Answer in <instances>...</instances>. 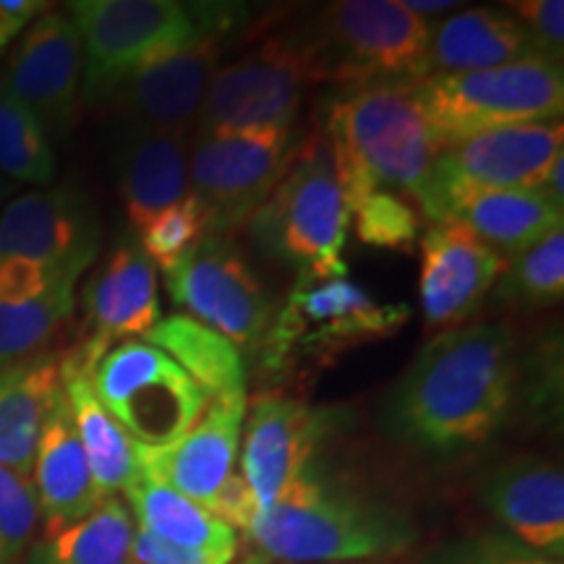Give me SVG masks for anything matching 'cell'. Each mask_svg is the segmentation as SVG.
<instances>
[{"label":"cell","instance_id":"1","mask_svg":"<svg viewBox=\"0 0 564 564\" xmlns=\"http://www.w3.org/2000/svg\"><path fill=\"white\" fill-rule=\"evenodd\" d=\"M520 384L505 324H460L415 352L384 394L387 432L426 453H457L502 432Z\"/></svg>","mask_w":564,"mask_h":564},{"label":"cell","instance_id":"2","mask_svg":"<svg viewBox=\"0 0 564 564\" xmlns=\"http://www.w3.org/2000/svg\"><path fill=\"white\" fill-rule=\"evenodd\" d=\"M249 539L282 564L392 562L419 541L411 514L352 489L312 463L259 512Z\"/></svg>","mask_w":564,"mask_h":564},{"label":"cell","instance_id":"3","mask_svg":"<svg viewBox=\"0 0 564 564\" xmlns=\"http://www.w3.org/2000/svg\"><path fill=\"white\" fill-rule=\"evenodd\" d=\"M324 131L333 141L348 209L373 188L411 196L421 207L444 147L421 108L415 84H366L345 91L329 108Z\"/></svg>","mask_w":564,"mask_h":564},{"label":"cell","instance_id":"4","mask_svg":"<svg viewBox=\"0 0 564 564\" xmlns=\"http://www.w3.org/2000/svg\"><path fill=\"white\" fill-rule=\"evenodd\" d=\"M243 6L183 0H76L68 3L84 53V100L102 105L123 79L212 37L238 30Z\"/></svg>","mask_w":564,"mask_h":564},{"label":"cell","instance_id":"5","mask_svg":"<svg viewBox=\"0 0 564 564\" xmlns=\"http://www.w3.org/2000/svg\"><path fill=\"white\" fill-rule=\"evenodd\" d=\"M246 225L259 251L299 274L348 278L343 251L350 209L327 131H314L295 144L278 186Z\"/></svg>","mask_w":564,"mask_h":564},{"label":"cell","instance_id":"6","mask_svg":"<svg viewBox=\"0 0 564 564\" xmlns=\"http://www.w3.org/2000/svg\"><path fill=\"white\" fill-rule=\"evenodd\" d=\"M408 303H384L348 278L299 274L280 312L259 345L264 373L335 364L361 345L398 335L411 319Z\"/></svg>","mask_w":564,"mask_h":564},{"label":"cell","instance_id":"7","mask_svg":"<svg viewBox=\"0 0 564 564\" xmlns=\"http://www.w3.org/2000/svg\"><path fill=\"white\" fill-rule=\"evenodd\" d=\"M415 95L442 147L505 126L552 123L564 110L562 63L546 55L470 70L434 74L415 84Z\"/></svg>","mask_w":564,"mask_h":564},{"label":"cell","instance_id":"8","mask_svg":"<svg viewBox=\"0 0 564 564\" xmlns=\"http://www.w3.org/2000/svg\"><path fill=\"white\" fill-rule=\"evenodd\" d=\"M319 82H329V74L312 34L264 40L215 70L196 116V137L293 126L303 97Z\"/></svg>","mask_w":564,"mask_h":564},{"label":"cell","instance_id":"9","mask_svg":"<svg viewBox=\"0 0 564 564\" xmlns=\"http://www.w3.org/2000/svg\"><path fill=\"white\" fill-rule=\"evenodd\" d=\"M319 47L329 79L366 84H419L429 76L432 26L403 0H340L308 32Z\"/></svg>","mask_w":564,"mask_h":564},{"label":"cell","instance_id":"10","mask_svg":"<svg viewBox=\"0 0 564 564\" xmlns=\"http://www.w3.org/2000/svg\"><path fill=\"white\" fill-rule=\"evenodd\" d=\"M89 384L139 447L175 442L209 408V398L194 379L141 337L112 345L91 371Z\"/></svg>","mask_w":564,"mask_h":564},{"label":"cell","instance_id":"11","mask_svg":"<svg viewBox=\"0 0 564 564\" xmlns=\"http://www.w3.org/2000/svg\"><path fill=\"white\" fill-rule=\"evenodd\" d=\"M162 278L167 295L186 316L215 329L238 350H259L274 319V303L230 236L207 232Z\"/></svg>","mask_w":564,"mask_h":564},{"label":"cell","instance_id":"12","mask_svg":"<svg viewBox=\"0 0 564 564\" xmlns=\"http://www.w3.org/2000/svg\"><path fill=\"white\" fill-rule=\"evenodd\" d=\"M562 121L505 126L453 141L436 154L421 215L436 223L465 194L539 188L562 154Z\"/></svg>","mask_w":564,"mask_h":564},{"label":"cell","instance_id":"13","mask_svg":"<svg viewBox=\"0 0 564 564\" xmlns=\"http://www.w3.org/2000/svg\"><path fill=\"white\" fill-rule=\"evenodd\" d=\"M295 144L293 126L194 137L188 147V194L207 212L209 232L230 236L251 220L285 173Z\"/></svg>","mask_w":564,"mask_h":564},{"label":"cell","instance_id":"14","mask_svg":"<svg viewBox=\"0 0 564 564\" xmlns=\"http://www.w3.org/2000/svg\"><path fill=\"white\" fill-rule=\"evenodd\" d=\"M84 322L79 340L61 356V364L89 373L112 343L139 340L162 319L158 267L137 238L126 236L97 264L82 293Z\"/></svg>","mask_w":564,"mask_h":564},{"label":"cell","instance_id":"15","mask_svg":"<svg viewBox=\"0 0 564 564\" xmlns=\"http://www.w3.org/2000/svg\"><path fill=\"white\" fill-rule=\"evenodd\" d=\"M241 476L257 497L259 512L270 510L299 478L324 440L343 423L337 408H316L282 392H262L246 403Z\"/></svg>","mask_w":564,"mask_h":564},{"label":"cell","instance_id":"16","mask_svg":"<svg viewBox=\"0 0 564 564\" xmlns=\"http://www.w3.org/2000/svg\"><path fill=\"white\" fill-rule=\"evenodd\" d=\"M82 74L84 53L74 21L68 13L47 11L13 47L0 79L37 116L51 141H63L79 112Z\"/></svg>","mask_w":564,"mask_h":564},{"label":"cell","instance_id":"17","mask_svg":"<svg viewBox=\"0 0 564 564\" xmlns=\"http://www.w3.org/2000/svg\"><path fill=\"white\" fill-rule=\"evenodd\" d=\"M100 220L89 196L74 186L42 188L0 209V259L87 272L100 253Z\"/></svg>","mask_w":564,"mask_h":564},{"label":"cell","instance_id":"18","mask_svg":"<svg viewBox=\"0 0 564 564\" xmlns=\"http://www.w3.org/2000/svg\"><path fill=\"white\" fill-rule=\"evenodd\" d=\"M421 312L426 329H453L481 306L497 285L507 259L463 223L444 217L419 238Z\"/></svg>","mask_w":564,"mask_h":564},{"label":"cell","instance_id":"19","mask_svg":"<svg viewBox=\"0 0 564 564\" xmlns=\"http://www.w3.org/2000/svg\"><path fill=\"white\" fill-rule=\"evenodd\" d=\"M225 37L204 40L137 70L110 91L102 105L118 123L137 129L188 133L196 126L204 91L217 70Z\"/></svg>","mask_w":564,"mask_h":564},{"label":"cell","instance_id":"20","mask_svg":"<svg viewBox=\"0 0 564 564\" xmlns=\"http://www.w3.org/2000/svg\"><path fill=\"white\" fill-rule=\"evenodd\" d=\"M246 405L209 403L192 432L162 447H139V474L171 486L192 502L209 507L212 497L236 474Z\"/></svg>","mask_w":564,"mask_h":564},{"label":"cell","instance_id":"21","mask_svg":"<svg viewBox=\"0 0 564 564\" xmlns=\"http://www.w3.org/2000/svg\"><path fill=\"white\" fill-rule=\"evenodd\" d=\"M484 502L518 544L562 560L564 476L539 457H514L499 465L484 486Z\"/></svg>","mask_w":564,"mask_h":564},{"label":"cell","instance_id":"22","mask_svg":"<svg viewBox=\"0 0 564 564\" xmlns=\"http://www.w3.org/2000/svg\"><path fill=\"white\" fill-rule=\"evenodd\" d=\"M188 133H165L118 123L112 167L133 228L188 194Z\"/></svg>","mask_w":564,"mask_h":564},{"label":"cell","instance_id":"23","mask_svg":"<svg viewBox=\"0 0 564 564\" xmlns=\"http://www.w3.org/2000/svg\"><path fill=\"white\" fill-rule=\"evenodd\" d=\"M30 481L45 535L76 525L102 505L63 390L42 426Z\"/></svg>","mask_w":564,"mask_h":564},{"label":"cell","instance_id":"24","mask_svg":"<svg viewBox=\"0 0 564 564\" xmlns=\"http://www.w3.org/2000/svg\"><path fill=\"white\" fill-rule=\"evenodd\" d=\"M541 55L523 24L497 9H463L432 26L429 76L470 74Z\"/></svg>","mask_w":564,"mask_h":564},{"label":"cell","instance_id":"25","mask_svg":"<svg viewBox=\"0 0 564 564\" xmlns=\"http://www.w3.org/2000/svg\"><path fill=\"white\" fill-rule=\"evenodd\" d=\"M61 390L58 352L47 350L0 369V468L32 476L42 426Z\"/></svg>","mask_w":564,"mask_h":564},{"label":"cell","instance_id":"26","mask_svg":"<svg viewBox=\"0 0 564 564\" xmlns=\"http://www.w3.org/2000/svg\"><path fill=\"white\" fill-rule=\"evenodd\" d=\"M447 217L463 223L505 259L564 228V209L556 207L541 186L465 194L449 207Z\"/></svg>","mask_w":564,"mask_h":564},{"label":"cell","instance_id":"27","mask_svg":"<svg viewBox=\"0 0 564 564\" xmlns=\"http://www.w3.org/2000/svg\"><path fill=\"white\" fill-rule=\"evenodd\" d=\"M141 340L173 358L207 394L209 403L246 405V364L241 350L215 329L186 314H173L154 324Z\"/></svg>","mask_w":564,"mask_h":564},{"label":"cell","instance_id":"28","mask_svg":"<svg viewBox=\"0 0 564 564\" xmlns=\"http://www.w3.org/2000/svg\"><path fill=\"white\" fill-rule=\"evenodd\" d=\"M61 387L100 497L108 499L126 494L139 478L137 442L97 400L89 373L61 364Z\"/></svg>","mask_w":564,"mask_h":564},{"label":"cell","instance_id":"29","mask_svg":"<svg viewBox=\"0 0 564 564\" xmlns=\"http://www.w3.org/2000/svg\"><path fill=\"white\" fill-rule=\"evenodd\" d=\"M126 499L131 514H137V528L141 531L158 535L167 544L236 560L238 533L215 518L207 507L192 502L171 486L139 474L137 484L126 491Z\"/></svg>","mask_w":564,"mask_h":564},{"label":"cell","instance_id":"30","mask_svg":"<svg viewBox=\"0 0 564 564\" xmlns=\"http://www.w3.org/2000/svg\"><path fill=\"white\" fill-rule=\"evenodd\" d=\"M133 514L121 497L102 499L89 518L42 535L26 564H126L131 554Z\"/></svg>","mask_w":564,"mask_h":564},{"label":"cell","instance_id":"31","mask_svg":"<svg viewBox=\"0 0 564 564\" xmlns=\"http://www.w3.org/2000/svg\"><path fill=\"white\" fill-rule=\"evenodd\" d=\"M76 282L55 288L42 299L0 303V369L47 352L76 308Z\"/></svg>","mask_w":564,"mask_h":564},{"label":"cell","instance_id":"32","mask_svg":"<svg viewBox=\"0 0 564 564\" xmlns=\"http://www.w3.org/2000/svg\"><path fill=\"white\" fill-rule=\"evenodd\" d=\"M0 175L13 183L47 186L55 175V152L37 116L0 79Z\"/></svg>","mask_w":564,"mask_h":564},{"label":"cell","instance_id":"33","mask_svg":"<svg viewBox=\"0 0 564 564\" xmlns=\"http://www.w3.org/2000/svg\"><path fill=\"white\" fill-rule=\"evenodd\" d=\"M564 295V228L552 230L507 259L497 280V299L510 308L556 306Z\"/></svg>","mask_w":564,"mask_h":564},{"label":"cell","instance_id":"34","mask_svg":"<svg viewBox=\"0 0 564 564\" xmlns=\"http://www.w3.org/2000/svg\"><path fill=\"white\" fill-rule=\"evenodd\" d=\"M423 215L403 194L373 188L350 204V223L358 241L371 249L413 253L419 249Z\"/></svg>","mask_w":564,"mask_h":564},{"label":"cell","instance_id":"35","mask_svg":"<svg viewBox=\"0 0 564 564\" xmlns=\"http://www.w3.org/2000/svg\"><path fill=\"white\" fill-rule=\"evenodd\" d=\"M207 232V212L194 194H186L181 202L171 204L158 217H152L139 230L137 241L152 259V264L165 272L178 262L183 253L192 251Z\"/></svg>","mask_w":564,"mask_h":564},{"label":"cell","instance_id":"36","mask_svg":"<svg viewBox=\"0 0 564 564\" xmlns=\"http://www.w3.org/2000/svg\"><path fill=\"white\" fill-rule=\"evenodd\" d=\"M40 523L30 478L0 468V564H21Z\"/></svg>","mask_w":564,"mask_h":564},{"label":"cell","instance_id":"37","mask_svg":"<svg viewBox=\"0 0 564 564\" xmlns=\"http://www.w3.org/2000/svg\"><path fill=\"white\" fill-rule=\"evenodd\" d=\"M82 272L30 262V259H0V303L42 299L66 282H79Z\"/></svg>","mask_w":564,"mask_h":564},{"label":"cell","instance_id":"38","mask_svg":"<svg viewBox=\"0 0 564 564\" xmlns=\"http://www.w3.org/2000/svg\"><path fill=\"white\" fill-rule=\"evenodd\" d=\"M512 17L525 26L535 47L546 58L562 63L564 51V3L562 0H514Z\"/></svg>","mask_w":564,"mask_h":564},{"label":"cell","instance_id":"39","mask_svg":"<svg viewBox=\"0 0 564 564\" xmlns=\"http://www.w3.org/2000/svg\"><path fill=\"white\" fill-rule=\"evenodd\" d=\"M129 562L133 564H232L230 556L167 544V541L141 531L137 525H133Z\"/></svg>","mask_w":564,"mask_h":564},{"label":"cell","instance_id":"40","mask_svg":"<svg viewBox=\"0 0 564 564\" xmlns=\"http://www.w3.org/2000/svg\"><path fill=\"white\" fill-rule=\"evenodd\" d=\"M207 510L215 514V518H220L223 523H228L236 533H249L253 520L259 518L257 497H253L251 486L246 484V478L241 474H230L225 478V484L217 489L215 497H212Z\"/></svg>","mask_w":564,"mask_h":564},{"label":"cell","instance_id":"41","mask_svg":"<svg viewBox=\"0 0 564 564\" xmlns=\"http://www.w3.org/2000/svg\"><path fill=\"white\" fill-rule=\"evenodd\" d=\"M457 564H562V560L554 556L531 552L518 541H505V539H491L481 541L478 546H470Z\"/></svg>","mask_w":564,"mask_h":564},{"label":"cell","instance_id":"42","mask_svg":"<svg viewBox=\"0 0 564 564\" xmlns=\"http://www.w3.org/2000/svg\"><path fill=\"white\" fill-rule=\"evenodd\" d=\"M47 9L51 6L42 3V0H0V24L9 30L11 37H17L34 19L47 13Z\"/></svg>","mask_w":564,"mask_h":564},{"label":"cell","instance_id":"43","mask_svg":"<svg viewBox=\"0 0 564 564\" xmlns=\"http://www.w3.org/2000/svg\"><path fill=\"white\" fill-rule=\"evenodd\" d=\"M541 188L549 194V199H552L556 207L564 209V154L554 160V165L549 167L544 183H541Z\"/></svg>","mask_w":564,"mask_h":564},{"label":"cell","instance_id":"44","mask_svg":"<svg viewBox=\"0 0 564 564\" xmlns=\"http://www.w3.org/2000/svg\"><path fill=\"white\" fill-rule=\"evenodd\" d=\"M403 3L408 6V11H413L423 21L429 17H442V13L463 9L460 3H453V0H403Z\"/></svg>","mask_w":564,"mask_h":564},{"label":"cell","instance_id":"45","mask_svg":"<svg viewBox=\"0 0 564 564\" xmlns=\"http://www.w3.org/2000/svg\"><path fill=\"white\" fill-rule=\"evenodd\" d=\"M17 188H19V183H13V181L3 178V175H0V209H3L6 199H9V196L17 192Z\"/></svg>","mask_w":564,"mask_h":564},{"label":"cell","instance_id":"46","mask_svg":"<svg viewBox=\"0 0 564 564\" xmlns=\"http://www.w3.org/2000/svg\"><path fill=\"white\" fill-rule=\"evenodd\" d=\"M13 37H11V34H9V30H6V26L3 24H0V51H3V47L6 45H9V42H11Z\"/></svg>","mask_w":564,"mask_h":564},{"label":"cell","instance_id":"47","mask_svg":"<svg viewBox=\"0 0 564 564\" xmlns=\"http://www.w3.org/2000/svg\"><path fill=\"white\" fill-rule=\"evenodd\" d=\"M337 564H398V562H337Z\"/></svg>","mask_w":564,"mask_h":564},{"label":"cell","instance_id":"48","mask_svg":"<svg viewBox=\"0 0 564 564\" xmlns=\"http://www.w3.org/2000/svg\"><path fill=\"white\" fill-rule=\"evenodd\" d=\"M126 564H133V562H126Z\"/></svg>","mask_w":564,"mask_h":564}]
</instances>
